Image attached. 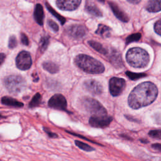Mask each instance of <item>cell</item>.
I'll return each instance as SVG.
<instances>
[{"label": "cell", "instance_id": "26", "mask_svg": "<svg viewBox=\"0 0 161 161\" xmlns=\"http://www.w3.org/2000/svg\"><path fill=\"white\" fill-rule=\"evenodd\" d=\"M126 74L131 80H136V79H138L141 77H145V76L147 75V74H143V73H141V74L133 73V72H129V71H127L126 72Z\"/></svg>", "mask_w": 161, "mask_h": 161}, {"label": "cell", "instance_id": "30", "mask_svg": "<svg viewBox=\"0 0 161 161\" xmlns=\"http://www.w3.org/2000/svg\"><path fill=\"white\" fill-rule=\"evenodd\" d=\"M154 29H155V32H156L157 34L161 35V19H158V20L155 23Z\"/></svg>", "mask_w": 161, "mask_h": 161}, {"label": "cell", "instance_id": "13", "mask_svg": "<svg viewBox=\"0 0 161 161\" xmlns=\"http://www.w3.org/2000/svg\"><path fill=\"white\" fill-rule=\"evenodd\" d=\"M109 4L111 8L114 15L123 22H127L129 20V18L127 14L114 3L109 2Z\"/></svg>", "mask_w": 161, "mask_h": 161}, {"label": "cell", "instance_id": "10", "mask_svg": "<svg viewBox=\"0 0 161 161\" xmlns=\"http://www.w3.org/2000/svg\"><path fill=\"white\" fill-rule=\"evenodd\" d=\"M67 33L69 36L79 39L84 36L87 33L86 28L80 25H72L67 27Z\"/></svg>", "mask_w": 161, "mask_h": 161}, {"label": "cell", "instance_id": "39", "mask_svg": "<svg viewBox=\"0 0 161 161\" xmlns=\"http://www.w3.org/2000/svg\"><path fill=\"white\" fill-rule=\"evenodd\" d=\"M97 1H99V2H101V3H104L105 0H97Z\"/></svg>", "mask_w": 161, "mask_h": 161}, {"label": "cell", "instance_id": "40", "mask_svg": "<svg viewBox=\"0 0 161 161\" xmlns=\"http://www.w3.org/2000/svg\"><path fill=\"white\" fill-rule=\"evenodd\" d=\"M3 118V116L2 115H1V114H0V118Z\"/></svg>", "mask_w": 161, "mask_h": 161}, {"label": "cell", "instance_id": "33", "mask_svg": "<svg viewBox=\"0 0 161 161\" xmlns=\"http://www.w3.org/2000/svg\"><path fill=\"white\" fill-rule=\"evenodd\" d=\"M66 132H67V133H70V134H71V135H74V136H77V137L81 138H82V139H84V140H87V141H88V142H92V143H96V144L99 145L98 143H97V142H94V141H92V140H89V138H86V137L83 136L82 135H79V134H77V133H74V132H70V131H66Z\"/></svg>", "mask_w": 161, "mask_h": 161}, {"label": "cell", "instance_id": "20", "mask_svg": "<svg viewBox=\"0 0 161 161\" xmlns=\"http://www.w3.org/2000/svg\"><path fill=\"white\" fill-rule=\"evenodd\" d=\"M42 67L43 69H45V70H47V72L51 74H55L59 70L58 65H57L54 62H50V61L43 62L42 64Z\"/></svg>", "mask_w": 161, "mask_h": 161}, {"label": "cell", "instance_id": "23", "mask_svg": "<svg viewBox=\"0 0 161 161\" xmlns=\"http://www.w3.org/2000/svg\"><path fill=\"white\" fill-rule=\"evenodd\" d=\"M41 95L40 93L37 92L36 93L34 96L33 97V98L31 99V101L29 103V107L30 108H35V107H36L38 106L40 102H41Z\"/></svg>", "mask_w": 161, "mask_h": 161}, {"label": "cell", "instance_id": "34", "mask_svg": "<svg viewBox=\"0 0 161 161\" xmlns=\"http://www.w3.org/2000/svg\"><path fill=\"white\" fill-rule=\"evenodd\" d=\"M43 128L45 132L46 133H47V135H48V136L49 137H50V138H57V137H58V135H57L56 133H54L52 132V131L50 130L49 128H46V127H43Z\"/></svg>", "mask_w": 161, "mask_h": 161}, {"label": "cell", "instance_id": "2", "mask_svg": "<svg viewBox=\"0 0 161 161\" xmlns=\"http://www.w3.org/2000/svg\"><path fill=\"white\" fill-rule=\"evenodd\" d=\"M75 64L83 71L89 74H101L104 71L103 64L96 58L85 55L80 54L75 58Z\"/></svg>", "mask_w": 161, "mask_h": 161}, {"label": "cell", "instance_id": "7", "mask_svg": "<svg viewBox=\"0 0 161 161\" xmlns=\"http://www.w3.org/2000/svg\"><path fill=\"white\" fill-rule=\"evenodd\" d=\"M32 60L29 52L21 51L17 55L16 58V64L17 67L22 70L29 69L31 65Z\"/></svg>", "mask_w": 161, "mask_h": 161}, {"label": "cell", "instance_id": "38", "mask_svg": "<svg viewBox=\"0 0 161 161\" xmlns=\"http://www.w3.org/2000/svg\"><path fill=\"white\" fill-rule=\"evenodd\" d=\"M140 142H143V143H147V142H148L147 140H143V139H141V140H140Z\"/></svg>", "mask_w": 161, "mask_h": 161}, {"label": "cell", "instance_id": "21", "mask_svg": "<svg viewBox=\"0 0 161 161\" xmlns=\"http://www.w3.org/2000/svg\"><path fill=\"white\" fill-rule=\"evenodd\" d=\"M88 44L92 47L96 51L98 52L99 53L103 54V55H106L108 53V52L106 48H105L102 44H101L100 43L94 41V40H90L88 42Z\"/></svg>", "mask_w": 161, "mask_h": 161}, {"label": "cell", "instance_id": "8", "mask_svg": "<svg viewBox=\"0 0 161 161\" xmlns=\"http://www.w3.org/2000/svg\"><path fill=\"white\" fill-rule=\"evenodd\" d=\"M113 120L111 116L106 115L92 116L89 118V125L94 128H105L108 126Z\"/></svg>", "mask_w": 161, "mask_h": 161}, {"label": "cell", "instance_id": "32", "mask_svg": "<svg viewBox=\"0 0 161 161\" xmlns=\"http://www.w3.org/2000/svg\"><path fill=\"white\" fill-rule=\"evenodd\" d=\"M20 39H21V43H22L23 45H28L29 44L28 38V36H27L24 33H21Z\"/></svg>", "mask_w": 161, "mask_h": 161}, {"label": "cell", "instance_id": "18", "mask_svg": "<svg viewBox=\"0 0 161 161\" xmlns=\"http://www.w3.org/2000/svg\"><path fill=\"white\" fill-rule=\"evenodd\" d=\"M148 11L157 13L161 11V0H150L146 5Z\"/></svg>", "mask_w": 161, "mask_h": 161}, {"label": "cell", "instance_id": "25", "mask_svg": "<svg viewBox=\"0 0 161 161\" xmlns=\"http://www.w3.org/2000/svg\"><path fill=\"white\" fill-rule=\"evenodd\" d=\"M49 36H43L40 41V49L42 52H43L47 48L49 44Z\"/></svg>", "mask_w": 161, "mask_h": 161}, {"label": "cell", "instance_id": "27", "mask_svg": "<svg viewBox=\"0 0 161 161\" xmlns=\"http://www.w3.org/2000/svg\"><path fill=\"white\" fill-rule=\"evenodd\" d=\"M141 38V34L139 33H134V34H132L130 36H128L127 38H126V42L127 44L130 43H131L133 42H136L138 40H139Z\"/></svg>", "mask_w": 161, "mask_h": 161}, {"label": "cell", "instance_id": "19", "mask_svg": "<svg viewBox=\"0 0 161 161\" xmlns=\"http://www.w3.org/2000/svg\"><path fill=\"white\" fill-rule=\"evenodd\" d=\"M96 33L103 38H107L111 35V28L104 25L99 24L97 30L96 31Z\"/></svg>", "mask_w": 161, "mask_h": 161}, {"label": "cell", "instance_id": "3", "mask_svg": "<svg viewBox=\"0 0 161 161\" xmlns=\"http://www.w3.org/2000/svg\"><path fill=\"white\" fill-rule=\"evenodd\" d=\"M126 58L128 64L135 68H144L150 61L148 53L144 49L139 47L129 49Z\"/></svg>", "mask_w": 161, "mask_h": 161}, {"label": "cell", "instance_id": "6", "mask_svg": "<svg viewBox=\"0 0 161 161\" xmlns=\"http://www.w3.org/2000/svg\"><path fill=\"white\" fill-rule=\"evenodd\" d=\"M125 80L122 78L113 77L109 80V92L113 96H118L123 92L125 87Z\"/></svg>", "mask_w": 161, "mask_h": 161}, {"label": "cell", "instance_id": "5", "mask_svg": "<svg viewBox=\"0 0 161 161\" xmlns=\"http://www.w3.org/2000/svg\"><path fill=\"white\" fill-rule=\"evenodd\" d=\"M4 85L10 93L18 94L25 88L26 82L21 75H11L4 79Z\"/></svg>", "mask_w": 161, "mask_h": 161}, {"label": "cell", "instance_id": "12", "mask_svg": "<svg viewBox=\"0 0 161 161\" xmlns=\"http://www.w3.org/2000/svg\"><path fill=\"white\" fill-rule=\"evenodd\" d=\"M81 0H57V7L64 11H73L77 9Z\"/></svg>", "mask_w": 161, "mask_h": 161}, {"label": "cell", "instance_id": "4", "mask_svg": "<svg viewBox=\"0 0 161 161\" xmlns=\"http://www.w3.org/2000/svg\"><path fill=\"white\" fill-rule=\"evenodd\" d=\"M83 108L92 116L106 115L107 111L104 106L97 100L89 97H84L81 100Z\"/></svg>", "mask_w": 161, "mask_h": 161}, {"label": "cell", "instance_id": "1", "mask_svg": "<svg viewBox=\"0 0 161 161\" xmlns=\"http://www.w3.org/2000/svg\"><path fill=\"white\" fill-rule=\"evenodd\" d=\"M158 89L151 82H144L137 85L130 93L128 103L130 108L137 109L152 103L157 98Z\"/></svg>", "mask_w": 161, "mask_h": 161}, {"label": "cell", "instance_id": "35", "mask_svg": "<svg viewBox=\"0 0 161 161\" xmlns=\"http://www.w3.org/2000/svg\"><path fill=\"white\" fill-rule=\"evenodd\" d=\"M152 148L155 150L161 151V144L160 143H154L152 145Z\"/></svg>", "mask_w": 161, "mask_h": 161}, {"label": "cell", "instance_id": "11", "mask_svg": "<svg viewBox=\"0 0 161 161\" xmlns=\"http://www.w3.org/2000/svg\"><path fill=\"white\" fill-rule=\"evenodd\" d=\"M84 88L94 95L101 94L103 92V86L101 83L94 79H88L84 82Z\"/></svg>", "mask_w": 161, "mask_h": 161}, {"label": "cell", "instance_id": "31", "mask_svg": "<svg viewBox=\"0 0 161 161\" xmlns=\"http://www.w3.org/2000/svg\"><path fill=\"white\" fill-rule=\"evenodd\" d=\"M48 25L55 32L58 31V25L55 22L53 21V20H51V19H49L48 21Z\"/></svg>", "mask_w": 161, "mask_h": 161}, {"label": "cell", "instance_id": "28", "mask_svg": "<svg viewBox=\"0 0 161 161\" xmlns=\"http://www.w3.org/2000/svg\"><path fill=\"white\" fill-rule=\"evenodd\" d=\"M148 135L153 138L161 139V130H150L148 132Z\"/></svg>", "mask_w": 161, "mask_h": 161}, {"label": "cell", "instance_id": "29", "mask_svg": "<svg viewBox=\"0 0 161 161\" xmlns=\"http://www.w3.org/2000/svg\"><path fill=\"white\" fill-rule=\"evenodd\" d=\"M17 45V40L14 35L10 36L8 42V47L9 48H14Z\"/></svg>", "mask_w": 161, "mask_h": 161}, {"label": "cell", "instance_id": "14", "mask_svg": "<svg viewBox=\"0 0 161 161\" xmlns=\"http://www.w3.org/2000/svg\"><path fill=\"white\" fill-rule=\"evenodd\" d=\"M109 58L110 62L116 68H121L123 66V61L121 58V55L119 52L116 50L112 49L111 52L109 53Z\"/></svg>", "mask_w": 161, "mask_h": 161}, {"label": "cell", "instance_id": "36", "mask_svg": "<svg viewBox=\"0 0 161 161\" xmlns=\"http://www.w3.org/2000/svg\"><path fill=\"white\" fill-rule=\"evenodd\" d=\"M5 58H6L5 54L3 53H0V65L3 63Z\"/></svg>", "mask_w": 161, "mask_h": 161}, {"label": "cell", "instance_id": "16", "mask_svg": "<svg viewBox=\"0 0 161 161\" xmlns=\"http://www.w3.org/2000/svg\"><path fill=\"white\" fill-rule=\"evenodd\" d=\"M34 18L36 22L40 25H43V18H44V13L42 6L40 4H37L35 8L34 11Z\"/></svg>", "mask_w": 161, "mask_h": 161}, {"label": "cell", "instance_id": "9", "mask_svg": "<svg viewBox=\"0 0 161 161\" xmlns=\"http://www.w3.org/2000/svg\"><path fill=\"white\" fill-rule=\"evenodd\" d=\"M48 106L55 109L67 111V101L65 97L60 94H56L52 96L48 103Z\"/></svg>", "mask_w": 161, "mask_h": 161}, {"label": "cell", "instance_id": "22", "mask_svg": "<svg viewBox=\"0 0 161 161\" xmlns=\"http://www.w3.org/2000/svg\"><path fill=\"white\" fill-rule=\"evenodd\" d=\"M46 7L47 8V9L52 14H53L61 23V25H64L65 22V18L64 17H63L62 16H61L60 14H58L53 8H52L49 4H48L47 3H46L45 4Z\"/></svg>", "mask_w": 161, "mask_h": 161}, {"label": "cell", "instance_id": "37", "mask_svg": "<svg viewBox=\"0 0 161 161\" xmlns=\"http://www.w3.org/2000/svg\"><path fill=\"white\" fill-rule=\"evenodd\" d=\"M126 1L132 4H138L140 2L141 0H126Z\"/></svg>", "mask_w": 161, "mask_h": 161}, {"label": "cell", "instance_id": "15", "mask_svg": "<svg viewBox=\"0 0 161 161\" xmlns=\"http://www.w3.org/2000/svg\"><path fill=\"white\" fill-rule=\"evenodd\" d=\"M85 9L88 13L91 14L94 16L101 17L103 16V14L101 10L97 8V6L94 3H93L91 1H89L86 3Z\"/></svg>", "mask_w": 161, "mask_h": 161}, {"label": "cell", "instance_id": "17", "mask_svg": "<svg viewBox=\"0 0 161 161\" xmlns=\"http://www.w3.org/2000/svg\"><path fill=\"white\" fill-rule=\"evenodd\" d=\"M1 103L4 105L15 108H21L23 106V103L19 102L18 100L8 96L3 97L1 98Z\"/></svg>", "mask_w": 161, "mask_h": 161}, {"label": "cell", "instance_id": "24", "mask_svg": "<svg viewBox=\"0 0 161 161\" xmlns=\"http://www.w3.org/2000/svg\"><path fill=\"white\" fill-rule=\"evenodd\" d=\"M75 144L79 148H80L81 150H83L84 151H86V152H91V151L94 150V148L93 147H91L88 144H87L86 143H84L81 141L75 140Z\"/></svg>", "mask_w": 161, "mask_h": 161}]
</instances>
